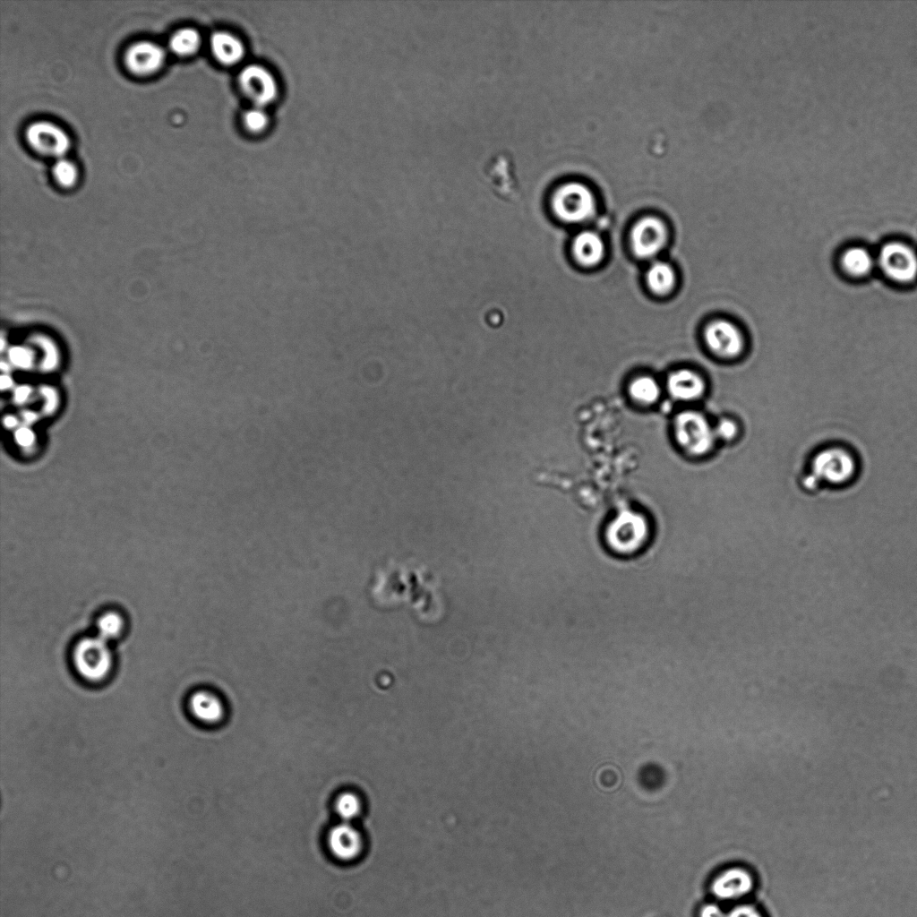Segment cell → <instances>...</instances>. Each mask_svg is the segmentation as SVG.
Returning a JSON list of instances; mask_svg holds the SVG:
<instances>
[{
    "instance_id": "2e32d148",
    "label": "cell",
    "mask_w": 917,
    "mask_h": 917,
    "mask_svg": "<svg viewBox=\"0 0 917 917\" xmlns=\"http://www.w3.org/2000/svg\"><path fill=\"white\" fill-rule=\"evenodd\" d=\"M838 262L842 272L853 279H865L877 268L876 255L859 244L844 248L839 255Z\"/></svg>"
},
{
    "instance_id": "ac0fdd59",
    "label": "cell",
    "mask_w": 917,
    "mask_h": 917,
    "mask_svg": "<svg viewBox=\"0 0 917 917\" xmlns=\"http://www.w3.org/2000/svg\"><path fill=\"white\" fill-rule=\"evenodd\" d=\"M210 47L213 56L224 65H234L244 56L243 42L234 34L219 30L211 34Z\"/></svg>"
},
{
    "instance_id": "f1b7e54d",
    "label": "cell",
    "mask_w": 917,
    "mask_h": 917,
    "mask_svg": "<svg viewBox=\"0 0 917 917\" xmlns=\"http://www.w3.org/2000/svg\"><path fill=\"white\" fill-rule=\"evenodd\" d=\"M696 917H725V913L718 904L708 903L700 906Z\"/></svg>"
},
{
    "instance_id": "ffe728a7",
    "label": "cell",
    "mask_w": 917,
    "mask_h": 917,
    "mask_svg": "<svg viewBox=\"0 0 917 917\" xmlns=\"http://www.w3.org/2000/svg\"><path fill=\"white\" fill-rule=\"evenodd\" d=\"M189 706L193 716L202 723L216 724L224 716L225 707L221 699L210 691L195 692Z\"/></svg>"
},
{
    "instance_id": "5bb4252c",
    "label": "cell",
    "mask_w": 917,
    "mask_h": 917,
    "mask_svg": "<svg viewBox=\"0 0 917 917\" xmlns=\"http://www.w3.org/2000/svg\"><path fill=\"white\" fill-rule=\"evenodd\" d=\"M328 846L337 859L348 861L360 855L364 847L361 833L350 822L341 821L328 834Z\"/></svg>"
},
{
    "instance_id": "4316f807",
    "label": "cell",
    "mask_w": 917,
    "mask_h": 917,
    "mask_svg": "<svg viewBox=\"0 0 917 917\" xmlns=\"http://www.w3.org/2000/svg\"><path fill=\"white\" fill-rule=\"evenodd\" d=\"M243 122L249 132L257 133L262 132L267 127L269 116L265 107L253 106L244 112Z\"/></svg>"
},
{
    "instance_id": "9a60e30c",
    "label": "cell",
    "mask_w": 917,
    "mask_h": 917,
    "mask_svg": "<svg viewBox=\"0 0 917 917\" xmlns=\"http://www.w3.org/2000/svg\"><path fill=\"white\" fill-rule=\"evenodd\" d=\"M165 60L164 49L155 42L139 41L125 54L128 68L138 74H148L158 70Z\"/></svg>"
},
{
    "instance_id": "cb8c5ba5",
    "label": "cell",
    "mask_w": 917,
    "mask_h": 917,
    "mask_svg": "<svg viewBox=\"0 0 917 917\" xmlns=\"http://www.w3.org/2000/svg\"><path fill=\"white\" fill-rule=\"evenodd\" d=\"M714 431L718 443H732L741 434V424L733 416H724L714 424Z\"/></svg>"
},
{
    "instance_id": "5b68a950",
    "label": "cell",
    "mask_w": 917,
    "mask_h": 917,
    "mask_svg": "<svg viewBox=\"0 0 917 917\" xmlns=\"http://www.w3.org/2000/svg\"><path fill=\"white\" fill-rule=\"evenodd\" d=\"M877 268L891 282L909 286L917 280V252L909 244L892 240L876 254Z\"/></svg>"
},
{
    "instance_id": "30bf717a",
    "label": "cell",
    "mask_w": 917,
    "mask_h": 917,
    "mask_svg": "<svg viewBox=\"0 0 917 917\" xmlns=\"http://www.w3.org/2000/svg\"><path fill=\"white\" fill-rule=\"evenodd\" d=\"M754 873L741 866H733L719 873L712 881L711 892L719 900H739L756 888Z\"/></svg>"
},
{
    "instance_id": "44dd1931",
    "label": "cell",
    "mask_w": 917,
    "mask_h": 917,
    "mask_svg": "<svg viewBox=\"0 0 917 917\" xmlns=\"http://www.w3.org/2000/svg\"><path fill=\"white\" fill-rule=\"evenodd\" d=\"M649 288L656 295H666L675 284V273L670 264L664 261L653 262L647 272Z\"/></svg>"
},
{
    "instance_id": "52a82bcc",
    "label": "cell",
    "mask_w": 917,
    "mask_h": 917,
    "mask_svg": "<svg viewBox=\"0 0 917 917\" xmlns=\"http://www.w3.org/2000/svg\"><path fill=\"white\" fill-rule=\"evenodd\" d=\"M73 662L78 673L86 680L99 681L109 673L112 656L107 641L99 637L81 639L74 648Z\"/></svg>"
},
{
    "instance_id": "d6986e66",
    "label": "cell",
    "mask_w": 917,
    "mask_h": 917,
    "mask_svg": "<svg viewBox=\"0 0 917 917\" xmlns=\"http://www.w3.org/2000/svg\"><path fill=\"white\" fill-rule=\"evenodd\" d=\"M572 253L579 264L595 266L603 260L604 244L597 233L586 230L578 234L574 238Z\"/></svg>"
},
{
    "instance_id": "7402d4cb",
    "label": "cell",
    "mask_w": 917,
    "mask_h": 917,
    "mask_svg": "<svg viewBox=\"0 0 917 917\" xmlns=\"http://www.w3.org/2000/svg\"><path fill=\"white\" fill-rule=\"evenodd\" d=\"M201 46V36L193 28H184L173 34L169 40L170 49L180 56L195 53Z\"/></svg>"
},
{
    "instance_id": "4fadbf2b",
    "label": "cell",
    "mask_w": 917,
    "mask_h": 917,
    "mask_svg": "<svg viewBox=\"0 0 917 917\" xmlns=\"http://www.w3.org/2000/svg\"><path fill=\"white\" fill-rule=\"evenodd\" d=\"M664 389L674 402L690 405L704 398L707 384L703 377L695 371L679 369L667 376Z\"/></svg>"
},
{
    "instance_id": "603a6c76",
    "label": "cell",
    "mask_w": 917,
    "mask_h": 917,
    "mask_svg": "<svg viewBox=\"0 0 917 917\" xmlns=\"http://www.w3.org/2000/svg\"><path fill=\"white\" fill-rule=\"evenodd\" d=\"M335 810L342 821L351 822L361 813V800L354 793H342L336 799Z\"/></svg>"
},
{
    "instance_id": "d4e9b609",
    "label": "cell",
    "mask_w": 917,
    "mask_h": 917,
    "mask_svg": "<svg viewBox=\"0 0 917 917\" xmlns=\"http://www.w3.org/2000/svg\"><path fill=\"white\" fill-rule=\"evenodd\" d=\"M98 637L107 641L117 637L123 629V620L116 613H107L98 621Z\"/></svg>"
},
{
    "instance_id": "7a4b0ae2",
    "label": "cell",
    "mask_w": 917,
    "mask_h": 917,
    "mask_svg": "<svg viewBox=\"0 0 917 917\" xmlns=\"http://www.w3.org/2000/svg\"><path fill=\"white\" fill-rule=\"evenodd\" d=\"M672 435L679 450L692 459L708 457L718 443L714 424L705 413L692 407L684 408L673 416Z\"/></svg>"
},
{
    "instance_id": "9c48e42d",
    "label": "cell",
    "mask_w": 917,
    "mask_h": 917,
    "mask_svg": "<svg viewBox=\"0 0 917 917\" xmlns=\"http://www.w3.org/2000/svg\"><path fill=\"white\" fill-rule=\"evenodd\" d=\"M705 340L714 354L725 359L738 357L745 347V338L741 330L725 320L714 321L708 324L705 330Z\"/></svg>"
},
{
    "instance_id": "8fae6325",
    "label": "cell",
    "mask_w": 917,
    "mask_h": 917,
    "mask_svg": "<svg viewBox=\"0 0 917 917\" xmlns=\"http://www.w3.org/2000/svg\"><path fill=\"white\" fill-rule=\"evenodd\" d=\"M667 230L662 220L645 217L638 220L631 231L630 242L634 253L642 259L656 256L665 245Z\"/></svg>"
},
{
    "instance_id": "3957f363",
    "label": "cell",
    "mask_w": 917,
    "mask_h": 917,
    "mask_svg": "<svg viewBox=\"0 0 917 917\" xmlns=\"http://www.w3.org/2000/svg\"><path fill=\"white\" fill-rule=\"evenodd\" d=\"M548 204L553 215L568 224L589 220L596 210V196L590 187L573 180L557 185L549 196Z\"/></svg>"
},
{
    "instance_id": "8992f818",
    "label": "cell",
    "mask_w": 917,
    "mask_h": 917,
    "mask_svg": "<svg viewBox=\"0 0 917 917\" xmlns=\"http://www.w3.org/2000/svg\"><path fill=\"white\" fill-rule=\"evenodd\" d=\"M482 176L501 200L515 203L520 199L521 186L515 160L510 151L501 150L493 153L482 167Z\"/></svg>"
},
{
    "instance_id": "484cf974",
    "label": "cell",
    "mask_w": 917,
    "mask_h": 917,
    "mask_svg": "<svg viewBox=\"0 0 917 917\" xmlns=\"http://www.w3.org/2000/svg\"><path fill=\"white\" fill-rule=\"evenodd\" d=\"M52 171L56 181L64 186H71L77 180V167L72 161L64 157L56 159Z\"/></svg>"
},
{
    "instance_id": "6da1fadb",
    "label": "cell",
    "mask_w": 917,
    "mask_h": 917,
    "mask_svg": "<svg viewBox=\"0 0 917 917\" xmlns=\"http://www.w3.org/2000/svg\"><path fill=\"white\" fill-rule=\"evenodd\" d=\"M651 536L648 517L640 510L625 508L617 511L605 524L603 543L613 556L630 559L647 548Z\"/></svg>"
},
{
    "instance_id": "e0dca14e",
    "label": "cell",
    "mask_w": 917,
    "mask_h": 917,
    "mask_svg": "<svg viewBox=\"0 0 917 917\" xmlns=\"http://www.w3.org/2000/svg\"><path fill=\"white\" fill-rule=\"evenodd\" d=\"M626 392L633 406L640 409H649L660 402L663 388L654 377L639 375L629 382Z\"/></svg>"
},
{
    "instance_id": "83f0119b",
    "label": "cell",
    "mask_w": 917,
    "mask_h": 917,
    "mask_svg": "<svg viewBox=\"0 0 917 917\" xmlns=\"http://www.w3.org/2000/svg\"><path fill=\"white\" fill-rule=\"evenodd\" d=\"M725 917H768L764 909L752 903H741L732 907Z\"/></svg>"
},
{
    "instance_id": "277c9868",
    "label": "cell",
    "mask_w": 917,
    "mask_h": 917,
    "mask_svg": "<svg viewBox=\"0 0 917 917\" xmlns=\"http://www.w3.org/2000/svg\"><path fill=\"white\" fill-rule=\"evenodd\" d=\"M811 475L819 483L843 487L852 483L858 473V460L852 450L840 444L819 449L810 460Z\"/></svg>"
},
{
    "instance_id": "7c38bea8",
    "label": "cell",
    "mask_w": 917,
    "mask_h": 917,
    "mask_svg": "<svg viewBox=\"0 0 917 917\" xmlns=\"http://www.w3.org/2000/svg\"><path fill=\"white\" fill-rule=\"evenodd\" d=\"M26 138L36 150L57 159L62 158L70 147L68 134L58 125L48 121H38L30 124Z\"/></svg>"
},
{
    "instance_id": "ba28073f",
    "label": "cell",
    "mask_w": 917,
    "mask_h": 917,
    "mask_svg": "<svg viewBox=\"0 0 917 917\" xmlns=\"http://www.w3.org/2000/svg\"><path fill=\"white\" fill-rule=\"evenodd\" d=\"M238 84L253 106L266 107L278 97L279 85L274 75L266 67L250 64L238 74Z\"/></svg>"
}]
</instances>
